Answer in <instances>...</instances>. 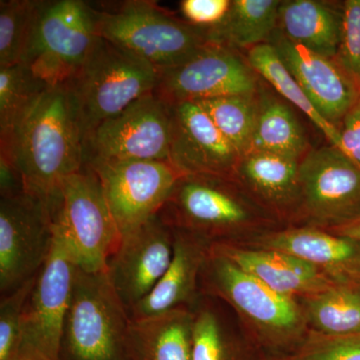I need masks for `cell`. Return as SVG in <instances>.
I'll return each instance as SVG.
<instances>
[{"label": "cell", "instance_id": "cell-14", "mask_svg": "<svg viewBox=\"0 0 360 360\" xmlns=\"http://www.w3.org/2000/svg\"><path fill=\"white\" fill-rule=\"evenodd\" d=\"M77 269L70 248L53 225L51 255L37 274L22 317V345L49 360H58Z\"/></svg>", "mask_w": 360, "mask_h": 360}, {"label": "cell", "instance_id": "cell-38", "mask_svg": "<svg viewBox=\"0 0 360 360\" xmlns=\"http://www.w3.org/2000/svg\"><path fill=\"white\" fill-rule=\"evenodd\" d=\"M330 231L338 234V236H345V238L360 241V219L335 227V229H330Z\"/></svg>", "mask_w": 360, "mask_h": 360}, {"label": "cell", "instance_id": "cell-19", "mask_svg": "<svg viewBox=\"0 0 360 360\" xmlns=\"http://www.w3.org/2000/svg\"><path fill=\"white\" fill-rule=\"evenodd\" d=\"M210 248L271 290L291 297H307L336 283L314 265L281 251L243 248L233 241L212 243Z\"/></svg>", "mask_w": 360, "mask_h": 360}, {"label": "cell", "instance_id": "cell-27", "mask_svg": "<svg viewBox=\"0 0 360 360\" xmlns=\"http://www.w3.org/2000/svg\"><path fill=\"white\" fill-rule=\"evenodd\" d=\"M248 63L257 75L264 78L281 96L302 111L314 127L321 130L331 146L345 151L340 129L324 120L316 110L295 78L284 65L274 45L267 42L248 49Z\"/></svg>", "mask_w": 360, "mask_h": 360}, {"label": "cell", "instance_id": "cell-36", "mask_svg": "<svg viewBox=\"0 0 360 360\" xmlns=\"http://www.w3.org/2000/svg\"><path fill=\"white\" fill-rule=\"evenodd\" d=\"M25 193L18 163L13 153L0 149V198Z\"/></svg>", "mask_w": 360, "mask_h": 360}, {"label": "cell", "instance_id": "cell-35", "mask_svg": "<svg viewBox=\"0 0 360 360\" xmlns=\"http://www.w3.org/2000/svg\"><path fill=\"white\" fill-rule=\"evenodd\" d=\"M231 6V0H182L179 4L184 20L203 30H212L221 25Z\"/></svg>", "mask_w": 360, "mask_h": 360}, {"label": "cell", "instance_id": "cell-10", "mask_svg": "<svg viewBox=\"0 0 360 360\" xmlns=\"http://www.w3.org/2000/svg\"><path fill=\"white\" fill-rule=\"evenodd\" d=\"M170 108L146 94L84 139V165L101 161L169 160Z\"/></svg>", "mask_w": 360, "mask_h": 360}, {"label": "cell", "instance_id": "cell-30", "mask_svg": "<svg viewBox=\"0 0 360 360\" xmlns=\"http://www.w3.org/2000/svg\"><path fill=\"white\" fill-rule=\"evenodd\" d=\"M241 158L250 153L257 120V96H231L196 101Z\"/></svg>", "mask_w": 360, "mask_h": 360}, {"label": "cell", "instance_id": "cell-8", "mask_svg": "<svg viewBox=\"0 0 360 360\" xmlns=\"http://www.w3.org/2000/svg\"><path fill=\"white\" fill-rule=\"evenodd\" d=\"M234 179L184 175L158 217L172 229L196 234L210 243L231 241L255 224L252 208Z\"/></svg>", "mask_w": 360, "mask_h": 360}, {"label": "cell", "instance_id": "cell-31", "mask_svg": "<svg viewBox=\"0 0 360 360\" xmlns=\"http://www.w3.org/2000/svg\"><path fill=\"white\" fill-rule=\"evenodd\" d=\"M45 0L0 1V68L21 63Z\"/></svg>", "mask_w": 360, "mask_h": 360}, {"label": "cell", "instance_id": "cell-7", "mask_svg": "<svg viewBox=\"0 0 360 360\" xmlns=\"http://www.w3.org/2000/svg\"><path fill=\"white\" fill-rule=\"evenodd\" d=\"M52 214L54 229L65 238L78 269L106 272L122 234L94 169L84 167L63 180Z\"/></svg>", "mask_w": 360, "mask_h": 360}, {"label": "cell", "instance_id": "cell-25", "mask_svg": "<svg viewBox=\"0 0 360 360\" xmlns=\"http://www.w3.org/2000/svg\"><path fill=\"white\" fill-rule=\"evenodd\" d=\"M278 0H233L224 22L208 30L210 39L231 49L267 44L277 30Z\"/></svg>", "mask_w": 360, "mask_h": 360}, {"label": "cell", "instance_id": "cell-22", "mask_svg": "<svg viewBox=\"0 0 360 360\" xmlns=\"http://www.w3.org/2000/svg\"><path fill=\"white\" fill-rule=\"evenodd\" d=\"M193 309L130 319L129 347L132 360H193Z\"/></svg>", "mask_w": 360, "mask_h": 360}, {"label": "cell", "instance_id": "cell-29", "mask_svg": "<svg viewBox=\"0 0 360 360\" xmlns=\"http://www.w3.org/2000/svg\"><path fill=\"white\" fill-rule=\"evenodd\" d=\"M49 87L22 63L0 68V144H8Z\"/></svg>", "mask_w": 360, "mask_h": 360}, {"label": "cell", "instance_id": "cell-6", "mask_svg": "<svg viewBox=\"0 0 360 360\" xmlns=\"http://www.w3.org/2000/svg\"><path fill=\"white\" fill-rule=\"evenodd\" d=\"M97 9L84 0H45L21 63L49 87L70 84L98 40Z\"/></svg>", "mask_w": 360, "mask_h": 360}, {"label": "cell", "instance_id": "cell-4", "mask_svg": "<svg viewBox=\"0 0 360 360\" xmlns=\"http://www.w3.org/2000/svg\"><path fill=\"white\" fill-rule=\"evenodd\" d=\"M130 319L105 272L77 267L58 360H132Z\"/></svg>", "mask_w": 360, "mask_h": 360}, {"label": "cell", "instance_id": "cell-21", "mask_svg": "<svg viewBox=\"0 0 360 360\" xmlns=\"http://www.w3.org/2000/svg\"><path fill=\"white\" fill-rule=\"evenodd\" d=\"M300 165L292 158L250 150L239 160L233 179L264 205L288 212L300 206Z\"/></svg>", "mask_w": 360, "mask_h": 360}, {"label": "cell", "instance_id": "cell-13", "mask_svg": "<svg viewBox=\"0 0 360 360\" xmlns=\"http://www.w3.org/2000/svg\"><path fill=\"white\" fill-rule=\"evenodd\" d=\"M257 72L224 45L210 42L181 65L160 71L155 90L168 105L257 92Z\"/></svg>", "mask_w": 360, "mask_h": 360}, {"label": "cell", "instance_id": "cell-28", "mask_svg": "<svg viewBox=\"0 0 360 360\" xmlns=\"http://www.w3.org/2000/svg\"><path fill=\"white\" fill-rule=\"evenodd\" d=\"M210 298L205 300L201 295L191 309L194 314L193 360H255Z\"/></svg>", "mask_w": 360, "mask_h": 360}, {"label": "cell", "instance_id": "cell-9", "mask_svg": "<svg viewBox=\"0 0 360 360\" xmlns=\"http://www.w3.org/2000/svg\"><path fill=\"white\" fill-rule=\"evenodd\" d=\"M53 210L23 193L0 198V295H9L37 276L51 255Z\"/></svg>", "mask_w": 360, "mask_h": 360}, {"label": "cell", "instance_id": "cell-17", "mask_svg": "<svg viewBox=\"0 0 360 360\" xmlns=\"http://www.w3.org/2000/svg\"><path fill=\"white\" fill-rule=\"evenodd\" d=\"M269 44L274 45L284 65L316 110L331 124L336 127L342 122L359 103V84L335 58H326L295 44L277 30Z\"/></svg>", "mask_w": 360, "mask_h": 360}, {"label": "cell", "instance_id": "cell-26", "mask_svg": "<svg viewBox=\"0 0 360 360\" xmlns=\"http://www.w3.org/2000/svg\"><path fill=\"white\" fill-rule=\"evenodd\" d=\"M309 330L324 335L360 333V286L335 283L328 290L302 298Z\"/></svg>", "mask_w": 360, "mask_h": 360}, {"label": "cell", "instance_id": "cell-15", "mask_svg": "<svg viewBox=\"0 0 360 360\" xmlns=\"http://www.w3.org/2000/svg\"><path fill=\"white\" fill-rule=\"evenodd\" d=\"M174 231L156 215L122 236L106 276L129 312L153 291L174 257Z\"/></svg>", "mask_w": 360, "mask_h": 360}, {"label": "cell", "instance_id": "cell-18", "mask_svg": "<svg viewBox=\"0 0 360 360\" xmlns=\"http://www.w3.org/2000/svg\"><path fill=\"white\" fill-rule=\"evenodd\" d=\"M172 231V262L153 291L130 310V319H146L180 307L191 309L200 298L201 271L212 243L191 232L174 229Z\"/></svg>", "mask_w": 360, "mask_h": 360}, {"label": "cell", "instance_id": "cell-11", "mask_svg": "<svg viewBox=\"0 0 360 360\" xmlns=\"http://www.w3.org/2000/svg\"><path fill=\"white\" fill-rule=\"evenodd\" d=\"M98 176L122 236L153 219L184 176L169 160L101 161Z\"/></svg>", "mask_w": 360, "mask_h": 360}, {"label": "cell", "instance_id": "cell-34", "mask_svg": "<svg viewBox=\"0 0 360 360\" xmlns=\"http://www.w3.org/2000/svg\"><path fill=\"white\" fill-rule=\"evenodd\" d=\"M335 60L360 86V0L343 4L340 45Z\"/></svg>", "mask_w": 360, "mask_h": 360}, {"label": "cell", "instance_id": "cell-40", "mask_svg": "<svg viewBox=\"0 0 360 360\" xmlns=\"http://www.w3.org/2000/svg\"><path fill=\"white\" fill-rule=\"evenodd\" d=\"M262 360H293L291 354L274 355Z\"/></svg>", "mask_w": 360, "mask_h": 360}, {"label": "cell", "instance_id": "cell-24", "mask_svg": "<svg viewBox=\"0 0 360 360\" xmlns=\"http://www.w3.org/2000/svg\"><path fill=\"white\" fill-rule=\"evenodd\" d=\"M257 105V127L251 150L302 161L309 153V142L290 106L269 94H258Z\"/></svg>", "mask_w": 360, "mask_h": 360}, {"label": "cell", "instance_id": "cell-16", "mask_svg": "<svg viewBox=\"0 0 360 360\" xmlns=\"http://www.w3.org/2000/svg\"><path fill=\"white\" fill-rule=\"evenodd\" d=\"M169 161L184 175L233 179L241 156L198 103L169 105Z\"/></svg>", "mask_w": 360, "mask_h": 360}, {"label": "cell", "instance_id": "cell-5", "mask_svg": "<svg viewBox=\"0 0 360 360\" xmlns=\"http://www.w3.org/2000/svg\"><path fill=\"white\" fill-rule=\"evenodd\" d=\"M160 71L150 63L99 37L71 82L84 139L146 94L155 92Z\"/></svg>", "mask_w": 360, "mask_h": 360}, {"label": "cell", "instance_id": "cell-1", "mask_svg": "<svg viewBox=\"0 0 360 360\" xmlns=\"http://www.w3.org/2000/svg\"><path fill=\"white\" fill-rule=\"evenodd\" d=\"M25 191L54 207L63 180L84 167V139L70 85L49 87L8 144Z\"/></svg>", "mask_w": 360, "mask_h": 360}, {"label": "cell", "instance_id": "cell-39", "mask_svg": "<svg viewBox=\"0 0 360 360\" xmlns=\"http://www.w3.org/2000/svg\"><path fill=\"white\" fill-rule=\"evenodd\" d=\"M11 360H49L33 348L22 345L18 354Z\"/></svg>", "mask_w": 360, "mask_h": 360}, {"label": "cell", "instance_id": "cell-37", "mask_svg": "<svg viewBox=\"0 0 360 360\" xmlns=\"http://www.w3.org/2000/svg\"><path fill=\"white\" fill-rule=\"evenodd\" d=\"M340 134L343 150L360 165V101L343 120Z\"/></svg>", "mask_w": 360, "mask_h": 360}, {"label": "cell", "instance_id": "cell-23", "mask_svg": "<svg viewBox=\"0 0 360 360\" xmlns=\"http://www.w3.org/2000/svg\"><path fill=\"white\" fill-rule=\"evenodd\" d=\"M342 11L317 0H286L278 11V32L315 53L335 58L340 45Z\"/></svg>", "mask_w": 360, "mask_h": 360}, {"label": "cell", "instance_id": "cell-20", "mask_svg": "<svg viewBox=\"0 0 360 360\" xmlns=\"http://www.w3.org/2000/svg\"><path fill=\"white\" fill-rule=\"evenodd\" d=\"M255 248L288 253L322 270L336 283H352L360 269V241L316 227L269 232Z\"/></svg>", "mask_w": 360, "mask_h": 360}, {"label": "cell", "instance_id": "cell-32", "mask_svg": "<svg viewBox=\"0 0 360 360\" xmlns=\"http://www.w3.org/2000/svg\"><path fill=\"white\" fill-rule=\"evenodd\" d=\"M35 278L26 281L18 290L1 296L0 302V360H11L22 345V317L26 300Z\"/></svg>", "mask_w": 360, "mask_h": 360}, {"label": "cell", "instance_id": "cell-3", "mask_svg": "<svg viewBox=\"0 0 360 360\" xmlns=\"http://www.w3.org/2000/svg\"><path fill=\"white\" fill-rule=\"evenodd\" d=\"M96 9L99 35L158 71L181 65L212 42L208 30L175 18L156 2L129 0Z\"/></svg>", "mask_w": 360, "mask_h": 360}, {"label": "cell", "instance_id": "cell-2", "mask_svg": "<svg viewBox=\"0 0 360 360\" xmlns=\"http://www.w3.org/2000/svg\"><path fill=\"white\" fill-rule=\"evenodd\" d=\"M200 291L232 307L255 341L269 349L293 352L309 333L297 298L271 290L212 248L201 271Z\"/></svg>", "mask_w": 360, "mask_h": 360}, {"label": "cell", "instance_id": "cell-12", "mask_svg": "<svg viewBox=\"0 0 360 360\" xmlns=\"http://www.w3.org/2000/svg\"><path fill=\"white\" fill-rule=\"evenodd\" d=\"M300 186V210L314 224L333 229L360 219V165L336 146L307 153Z\"/></svg>", "mask_w": 360, "mask_h": 360}, {"label": "cell", "instance_id": "cell-33", "mask_svg": "<svg viewBox=\"0 0 360 360\" xmlns=\"http://www.w3.org/2000/svg\"><path fill=\"white\" fill-rule=\"evenodd\" d=\"M291 356L293 360H360V333L331 336L309 330Z\"/></svg>", "mask_w": 360, "mask_h": 360}, {"label": "cell", "instance_id": "cell-41", "mask_svg": "<svg viewBox=\"0 0 360 360\" xmlns=\"http://www.w3.org/2000/svg\"><path fill=\"white\" fill-rule=\"evenodd\" d=\"M352 283L356 284V285L360 286V269L359 270V272H357V274H355V276L354 277V281H352Z\"/></svg>", "mask_w": 360, "mask_h": 360}]
</instances>
